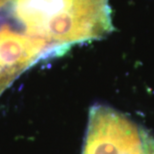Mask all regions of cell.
<instances>
[{
    "label": "cell",
    "mask_w": 154,
    "mask_h": 154,
    "mask_svg": "<svg viewBox=\"0 0 154 154\" xmlns=\"http://www.w3.org/2000/svg\"><path fill=\"white\" fill-rule=\"evenodd\" d=\"M82 154H154V139L115 110L95 106Z\"/></svg>",
    "instance_id": "2"
},
{
    "label": "cell",
    "mask_w": 154,
    "mask_h": 154,
    "mask_svg": "<svg viewBox=\"0 0 154 154\" xmlns=\"http://www.w3.org/2000/svg\"><path fill=\"white\" fill-rule=\"evenodd\" d=\"M111 30L109 0H0V95L35 64Z\"/></svg>",
    "instance_id": "1"
}]
</instances>
